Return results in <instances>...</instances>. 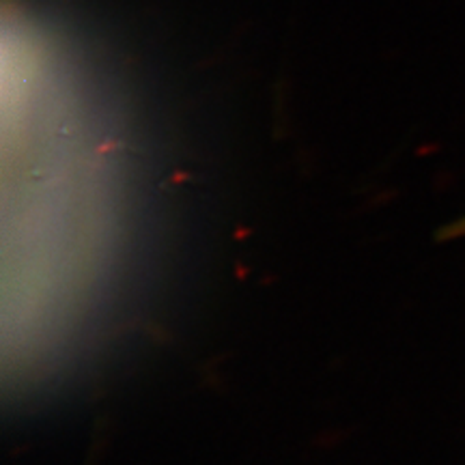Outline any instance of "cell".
<instances>
[{"instance_id":"obj_1","label":"cell","mask_w":465,"mask_h":465,"mask_svg":"<svg viewBox=\"0 0 465 465\" xmlns=\"http://www.w3.org/2000/svg\"><path fill=\"white\" fill-rule=\"evenodd\" d=\"M7 102L5 158L14 162L7 220L5 312H14L17 375L54 356L75 319L108 274L116 248L119 190L100 125L83 121L65 95L42 91L25 50L15 56Z\"/></svg>"}]
</instances>
